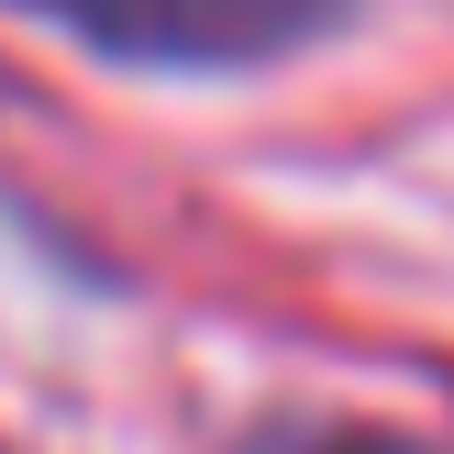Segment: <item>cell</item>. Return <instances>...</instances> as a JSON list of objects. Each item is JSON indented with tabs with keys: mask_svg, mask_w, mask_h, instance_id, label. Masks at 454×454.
I'll list each match as a JSON object with an SVG mask.
<instances>
[{
	"mask_svg": "<svg viewBox=\"0 0 454 454\" xmlns=\"http://www.w3.org/2000/svg\"><path fill=\"white\" fill-rule=\"evenodd\" d=\"M12 12L56 22L122 67H266L288 44L333 34L355 0H12Z\"/></svg>",
	"mask_w": 454,
	"mask_h": 454,
	"instance_id": "1",
	"label": "cell"
},
{
	"mask_svg": "<svg viewBox=\"0 0 454 454\" xmlns=\"http://www.w3.org/2000/svg\"><path fill=\"white\" fill-rule=\"evenodd\" d=\"M310 454H421V443H377V433H344V443H310Z\"/></svg>",
	"mask_w": 454,
	"mask_h": 454,
	"instance_id": "2",
	"label": "cell"
}]
</instances>
